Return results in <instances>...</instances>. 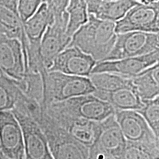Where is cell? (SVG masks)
Wrapping results in <instances>:
<instances>
[{
	"label": "cell",
	"instance_id": "22",
	"mask_svg": "<svg viewBox=\"0 0 159 159\" xmlns=\"http://www.w3.org/2000/svg\"><path fill=\"white\" fill-rule=\"evenodd\" d=\"M21 91L19 81L0 73V111L13 110Z\"/></svg>",
	"mask_w": 159,
	"mask_h": 159
},
{
	"label": "cell",
	"instance_id": "5",
	"mask_svg": "<svg viewBox=\"0 0 159 159\" xmlns=\"http://www.w3.org/2000/svg\"><path fill=\"white\" fill-rule=\"evenodd\" d=\"M126 144L114 114L99 122L97 138L89 148V159H122Z\"/></svg>",
	"mask_w": 159,
	"mask_h": 159
},
{
	"label": "cell",
	"instance_id": "21",
	"mask_svg": "<svg viewBox=\"0 0 159 159\" xmlns=\"http://www.w3.org/2000/svg\"><path fill=\"white\" fill-rule=\"evenodd\" d=\"M68 14L66 32L71 38L80 27L87 22L89 13L85 0H69L66 10Z\"/></svg>",
	"mask_w": 159,
	"mask_h": 159
},
{
	"label": "cell",
	"instance_id": "26",
	"mask_svg": "<svg viewBox=\"0 0 159 159\" xmlns=\"http://www.w3.org/2000/svg\"><path fill=\"white\" fill-rule=\"evenodd\" d=\"M43 0H18L17 10L23 25L38 11Z\"/></svg>",
	"mask_w": 159,
	"mask_h": 159
},
{
	"label": "cell",
	"instance_id": "3",
	"mask_svg": "<svg viewBox=\"0 0 159 159\" xmlns=\"http://www.w3.org/2000/svg\"><path fill=\"white\" fill-rule=\"evenodd\" d=\"M42 79L41 106L93 94L95 89L89 77L73 76L59 71H48Z\"/></svg>",
	"mask_w": 159,
	"mask_h": 159
},
{
	"label": "cell",
	"instance_id": "27",
	"mask_svg": "<svg viewBox=\"0 0 159 159\" xmlns=\"http://www.w3.org/2000/svg\"><path fill=\"white\" fill-rule=\"evenodd\" d=\"M55 19L61 17L66 12L69 0H43Z\"/></svg>",
	"mask_w": 159,
	"mask_h": 159
},
{
	"label": "cell",
	"instance_id": "8",
	"mask_svg": "<svg viewBox=\"0 0 159 159\" xmlns=\"http://www.w3.org/2000/svg\"><path fill=\"white\" fill-rule=\"evenodd\" d=\"M114 117L127 142L159 148V140L136 111H115Z\"/></svg>",
	"mask_w": 159,
	"mask_h": 159
},
{
	"label": "cell",
	"instance_id": "14",
	"mask_svg": "<svg viewBox=\"0 0 159 159\" xmlns=\"http://www.w3.org/2000/svg\"><path fill=\"white\" fill-rule=\"evenodd\" d=\"M42 108L77 142L89 149L94 144L98 134L99 122L69 116L47 107Z\"/></svg>",
	"mask_w": 159,
	"mask_h": 159
},
{
	"label": "cell",
	"instance_id": "11",
	"mask_svg": "<svg viewBox=\"0 0 159 159\" xmlns=\"http://www.w3.org/2000/svg\"><path fill=\"white\" fill-rule=\"evenodd\" d=\"M158 63L159 49L142 56L98 62L91 74L108 72L130 78Z\"/></svg>",
	"mask_w": 159,
	"mask_h": 159
},
{
	"label": "cell",
	"instance_id": "1",
	"mask_svg": "<svg viewBox=\"0 0 159 159\" xmlns=\"http://www.w3.org/2000/svg\"><path fill=\"white\" fill-rule=\"evenodd\" d=\"M115 23L89 14L87 22L71 37L68 47L74 46L94 58L97 63L106 58L116 43Z\"/></svg>",
	"mask_w": 159,
	"mask_h": 159
},
{
	"label": "cell",
	"instance_id": "25",
	"mask_svg": "<svg viewBox=\"0 0 159 159\" xmlns=\"http://www.w3.org/2000/svg\"><path fill=\"white\" fill-rule=\"evenodd\" d=\"M122 159H159V148L127 142Z\"/></svg>",
	"mask_w": 159,
	"mask_h": 159
},
{
	"label": "cell",
	"instance_id": "4",
	"mask_svg": "<svg viewBox=\"0 0 159 159\" xmlns=\"http://www.w3.org/2000/svg\"><path fill=\"white\" fill-rule=\"evenodd\" d=\"M42 107H47L69 116L95 122H102L115 112L109 103L97 98L93 94L76 97Z\"/></svg>",
	"mask_w": 159,
	"mask_h": 159
},
{
	"label": "cell",
	"instance_id": "7",
	"mask_svg": "<svg viewBox=\"0 0 159 159\" xmlns=\"http://www.w3.org/2000/svg\"><path fill=\"white\" fill-rule=\"evenodd\" d=\"M117 34L128 32L159 33V2L152 5L138 3L115 23Z\"/></svg>",
	"mask_w": 159,
	"mask_h": 159
},
{
	"label": "cell",
	"instance_id": "19",
	"mask_svg": "<svg viewBox=\"0 0 159 159\" xmlns=\"http://www.w3.org/2000/svg\"><path fill=\"white\" fill-rule=\"evenodd\" d=\"M55 18L47 5L42 3L38 11L24 23V30L27 45H40L46 30L54 21Z\"/></svg>",
	"mask_w": 159,
	"mask_h": 159
},
{
	"label": "cell",
	"instance_id": "23",
	"mask_svg": "<svg viewBox=\"0 0 159 159\" xmlns=\"http://www.w3.org/2000/svg\"><path fill=\"white\" fill-rule=\"evenodd\" d=\"M89 77L97 91H111L130 85V78L112 73H93Z\"/></svg>",
	"mask_w": 159,
	"mask_h": 159
},
{
	"label": "cell",
	"instance_id": "9",
	"mask_svg": "<svg viewBox=\"0 0 159 159\" xmlns=\"http://www.w3.org/2000/svg\"><path fill=\"white\" fill-rule=\"evenodd\" d=\"M68 14L66 11L61 17L55 19L46 30L40 43V55L42 62L49 71L57 55L68 47L71 38L67 34Z\"/></svg>",
	"mask_w": 159,
	"mask_h": 159
},
{
	"label": "cell",
	"instance_id": "24",
	"mask_svg": "<svg viewBox=\"0 0 159 159\" xmlns=\"http://www.w3.org/2000/svg\"><path fill=\"white\" fill-rule=\"evenodd\" d=\"M143 107L136 111L145 119L155 136L159 140V97L143 101Z\"/></svg>",
	"mask_w": 159,
	"mask_h": 159
},
{
	"label": "cell",
	"instance_id": "2",
	"mask_svg": "<svg viewBox=\"0 0 159 159\" xmlns=\"http://www.w3.org/2000/svg\"><path fill=\"white\" fill-rule=\"evenodd\" d=\"M32 118L44 134L53 159H89V149L73 139L42 107Z\"/></svg>",
	"mask_w": 159,
	"mask_h": 159
},
{
	"label": "cell",
	"instance_id": "28",
	"mask_svg": "<svg viewBox=\"0 0 159 159\" xmlns=\"http://www.w3.org/2000/svg\"><path fill=\"white\" fill-rule=\"evenodd\" d=\"M136 1L143 5H152V4L159 2V0H136Z\"/></svg>",
	"mask_w": 159,
	"mask_h": 159
},
{
	"label": "cell",
	"instance_id": "15",
	"mask_svg": "<svg viewBox=\"0 0 159 159\" xmlns=\"http://www.w3.org/2000/svg\"><path fill=\"white\" fill-rule=\"evenodd\" d=\"M26 72L21 43L16 39L0 34V73L21 81Z\"/></svg>",
	"mask_w": 159,
	"mask_h": 159
},
{
	"label": "cell",
	"instance_id": "6",
	"mask_svg": "<svg viewBox=\"0 0 159 159\" xmlns=\"http://www.w3.org/2000/svg\"><path fill=\"white\" fill-rule=\"evenodd\" d=\"M158 49L159 33L128 32L117 34L116 43L104 61L142 56Z\"/></svg>",
	"mask_w": 159,
	"mask_h": 159
},
{
	"label": "cell",
	"instance_id": "10",
	"mask_svg": "<svg viewBox=\"0 0 159 159\" xmlns=\"http://www.w3.org/2000/svg\"><path fill=\"white\" fill-rule=\"evenodd\" d=\"M11 111L22 130L25 159H53L45 135L37 122L24 113Z\"/></svg>",
	"mask_w": 159,
	"mask_h": 159
},
{
	"label": "cell",
	"instance_id": "17",
	"mask_svg": "<svg viewBox=\"0 0 159 159\" xmlns=\"http://www.w3.org/2000/svg\"><path fill=\"white\" fill-rule=\"evenodd\" d=\"M138 3L136 0H91L87 2V9L97 19L116 23Z\"/></svg>",
	"mask_w": 159,
	"mask_h": 159
},
{
	"label": "cell",
	"instance_id": "18",
	"mask_svg": "<svg viewBox=\"0 0 159 159\" xmlns=\"http://www.w3.org/2000/svg\"><path fill=\"white\" fill-rule=\"evenodd\" d=\"M93 94L109 103L114 111H139L144 105L131 85L111 91L95 90Z\"/></svg>",
	"mask_w": 159,
	"mask_h": 159
},
{
	"label": "cell",
	"instance_id": "12",
	"mask_svg": "<svg viewBox=\"0 0 159 159\" xmlns=\"http://www.w3.org/2000/svg\"><path fill=\"white\" fill-rule=\"evenodd\" d=\"M0 146L7 159H25L22 130L11 111H0Z\"/></svg>",
	"mask_w": 159,
	"mask_h": 159
},
{
	"label": "cell",
	"instance_id": "13",
	"mask_svg": "<svg viewBox=\"0 0 159 159\" xmlns=\"http://www.w3.org/2000/svg\"><path fill=\"white\" fill-rule=\"evenodd\" d=\"M96 64L97 61L92 57L77 47L70 46L55 57L49 71L89 77Z\"/></svg>",
	"mask_w": 159,
	"mask_h": 159
},
{
	"label": "cell",
	"instance_id": "20",
	"mask_svg": "<svg viewBox=\"0 0 159 159\" xmlns=\"http://www.w3.org/2000/svg\"><path fill=\"white\" fill-rule=\"evenodd\" d=\"M130 85L142 101L159 97V63L130 77Z\"/></svg>",
	"mask_w": 159,
	"mask_h": 159
},
{
	"label": "cell",
	"instance_id": "16",
	"mask_svg": "<svg viewBox=\"0 0 159 159\" xmlns=\"http://www.w3.org/2000/svg\"><path fill=\"white\" fill-rule=\"evenodd\" d=\"M17 3L18 0H0V34L19 40L25 58L27 41L17 10Z\"/></svg>",
	"mask_w": 159,
	"mask_h": 159
}]
</instances>
